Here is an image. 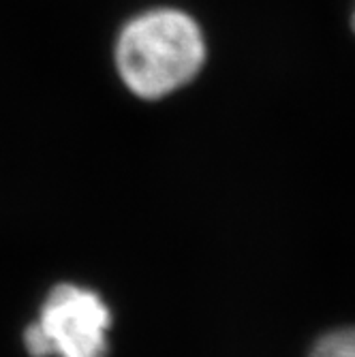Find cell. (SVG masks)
<instances>
[{
  "label": "cell",
  "instance_id": "cell-1",
  "mask_svg": "<svg viewBox=\"0 0 355 357\" xmlns=\"http://www.w3.org/2000/svg\"><path fill=\"white\" fill-rule=\"evenodd\" d=\"M208 54L199 20L172 5L128 15L112 43L114 73L139 101H163L190 86L206 69Z\"/></svg>",
  "mask_w": 355,
  "mask_h": 357
},
{
  "label": "cell",
  "instance_id": "cell-2",
  "mask_svg": "<svg viewBox=\"0 0 355 357\" xmlns=\"http://www.w3.org/2000/svg\"><path fill=\"white\" fill-rule=\"evenodd\" d=\"M112 314L90 289L58 284L43 302L39 321L24 334L32 357H107Z\"/></svg>",
  "mask_w": 355,
  "mask_h": 357
},
{
  "label": "cell",
  "instance_id": "cell-3",
  "mask_svg": "<svg viewBox=\"0 0 355 357\" xmlns=\"http://www.w3.org/2000/svg\"><path fill=\"white\" fill-rule=\"evenodd\" d=\"M310 357H355V328L324 336L315 344Z\"/></svg>",
  "mask_w": 355,
  "mask_h": 357
},
{
  "label": "cell",
  "instance_id": "cell-4",
  "mask_svg": "<svg viewBox=\"0 0 355 357\" xmlns=\"http://www.w3.org/2000/svg\"><path fill=\"white\" fill-rule=\"evenodd\" d=\"M351 28H353V32H355V11H353V15H351Z\"/></svg>",
  "mask_w": 355,
  "mask_h": 357
}]
</instances>
